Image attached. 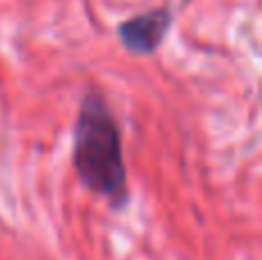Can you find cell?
I'll return each mask as SVG.
<instances>
[{"label": "cell", "instance_id": "obj_1", "mask_svg": "<svg viewBox=\"0 0 262 260\" xmlns=\"http://www.w3.org/2000/svg\"><path fill=\"white\" fill-rule=\"evenodd\" d=\"M72 164L78 182L106 201L113 210H124L131 201L127 166H124L122 132L111 104L99 90L81 97L74 122Z\"/></svg>", "mask_w": 262, "mask_h": 260}, {"label": "cell", "instance_id": "obj_2", "mask_svg": "<svg viewBox=\"0 0 262 260\" xmlns=\"http://www.w3.org/2000/svg\"><path fill=\"white\" fill-rule=\"evenodd\" d=\"M172 26V12L168 7H157L129 16L118 26V39L131 55H154L159 46L166 41V35Z\"/></svg>", "mask_w": 262, "mask_h": 260}]
</instances>
